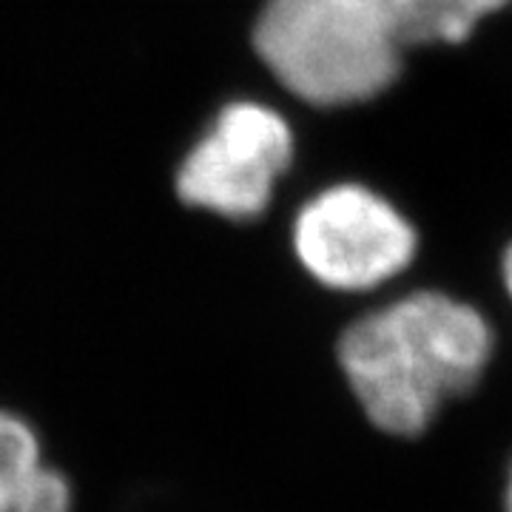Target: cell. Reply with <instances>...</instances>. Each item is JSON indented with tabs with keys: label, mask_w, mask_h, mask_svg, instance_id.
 <instances>
[{
	"label": "cell",
	"mask_w": 512,
	"mask_h": 512,
	"mask_svg": "<svg viewBox=\"0 0 512 512\" xmlns=\"http://www.w3.org/2000/svg\"><path fill=\"white\" fill-rule=\"evenodd\" d=\"M498 336L476 302L413 288L353 316L336 365L362 416L390 439H419L493 367Z\"/></svg>",
	"instance_id": "obj_1"
},
{
	"label": "cell",
	"mask_w": 512,
	"mask_h": 512,
	"mask_svg": "<svg viewBox=\"0 0 512 512\" xmlns=\"http://www.w3.org/2000/svg\"><path fill=\"white\" fill-rule=\"evenodd\" d=\"M248 40L265 80L313 111L382 100L410 52L387 0H259Z\"/></svg>",
	"instance_id": "obj_2"
},
{
	"label": "cell",
	"mask_w": 512,
	"mask_h": 512,
	"mask_svg": "<svg viewBox=\"0 0 512 512\" xmlns=\"http://www.w3.org/2000/svg\"><path fill=\"white\" fill-rule=\"evenodd\" d=\"M288 251L319 291L370 296L416 265L421 234L387 191L365 180H333L293 208Z\"/></svg>",
	"instance_id": "obj_3"
},
{
	"label": "cell",
	"mask_w": 512,
	"mask_h": 512,
	"mask_svg": "<svg viewBox=\"0 0 512 512\" xmlns=\"http://www.w3.org/2000/svg\"><path fill=\"white\" fill-rule=\"evenodd\" d=\"M299 163V131L265 97H234L174 165L171 191L185 211L251 228L271 214Z\"/></svg>",
	"instance_id": "obj_4"
},
{
	"label": "cell",
	"mask_w": 512,
	"mask_h": 512,
	"mask_svg": "<svg viewBox=\"0 0 512 512\" xmlns=\"http://www.w3.org/2000/svg\"><path fill=\"white\" fill-rule=\"evenodd\" d=\"M410 49L461 46L512 0H387Z\"/></svg>",
	"instance_id": "obj_5"
},
{
	"label": "cell",
	"mask_w": 512,
	"mask_h": 512,
	"mask_svg": "<svg viewBox=\"0 0 512 512\" xmlns=\"http://www.w3.org/2000/svg\"><path fill=\"white\" fill-rule=\"evenodd\" d=\"M46 464V447L35 421L0 407V512H15L29 481Z\"/></svg>",
	"instance_id": "obj_6"
},
{
	"label": "cell",
	"mask_w": 512,
	"mask_h": 512,
	"mask_svg": "<svg viewBox=\"0 0 512 512\" xmlns=\"http://www.w3.org/2000/svg\"><path fill=\"white\" fill-rule=\"evenodd\" d=\"M74 484L55 464H43L20 495L15 512H74Z\"/></svg>",
	"instance_id": "obj_7"
},
{
	"label": "cell",
	"mask_w": 512,
	"mask_h": 512,
	"mask_svg": "<svg viewBox=\"0 0 512 512\" xmlns=\"http://www.w3.org/2000/svg\"><path fill=\"white\" fill-rule=\"evenodd\" d=\"M501 285H504L507 299L512 305V242H507L504 251H501Z\"/></svg>",
	"instance_id": "obj_8"
},
{
	"label": "cell",
	"mask_w": 512,
	"mask_h": 512,
	"mask_svg": "<svg viewBox=\"0 0 512 512\" xmlns=\"http://www.w3.org/2000/svg\"><path fill=\"white\" fill-rule=\"evenodd\" d=\"M501 504H504V512H512V461L507 467V478H504V493H501Z\"/></svg>",
	"instance_id": "obj_9"
}]
</instances>
